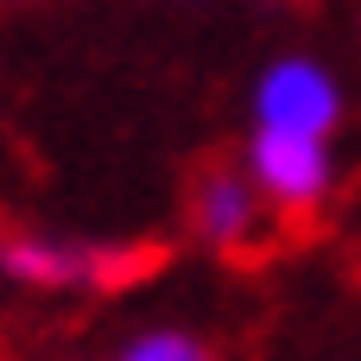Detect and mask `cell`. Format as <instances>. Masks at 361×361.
<instances>
[{
  "label": "cell",
  "instance_id": "obj_3",
  "mask_svg": "<svg viewBox=\"0 0 361 361\" xmlns=\"http://www.w3.org/2000/svg\"><path fill=\"white\" fill-rule=\"evenodd\" d=\"M0 273L19 279V286H89L102 273V254L95 247H76V241H51V235H13L0 241Z\"/></svg>",
  "mask_w": 361,
  "mask_h": 361
},
{
  "label": "cell",
  "instance_id": "obj_1",
  "mask_svg": "<svg viewBox=\"0 0 361 361\" xmlns=\"http://www.w3.org/2000/svg\"><path fill=\"white\" fill-rule=\"evenodd\" d=\"M254 121L273 127V133L330 140V127L343 121V89H336V76L317 57H279L254 82Z\"/></svg>",
  "mask_w": 361,
  "mask_h": 361
},
{
  "label": "cell",
  "instance_id": "obj_5",
  "mask_svg": "<svg viewBox=\"0 0 361 361\" xmlns=\"http://www.w3.org/2000/svg\"><path fill=\"white\" fill-rule=\"evenodd\" d=\"M121 361H209V349L184 330H146L121 349Z\"/></svg>",
  "mask_w": 361,
  "mask_h": 361
},
{
  "label": "cell",
  "instance_id": "obj_4",
  "mask_svg": "<svg viewBox=\"0 0 361 361\" xmlns=\"http://www.w3.org/2000/svg\"><path fill=\"white\" fill-rule=\"evenodd\" d=\"M190 216H197V235H203V241L235 247V241H247V235H254V222H260V190H254V178L209 171V178L197 184Z\"/></svg>",
  "mask_w": 361,
  "mask_h": 361
},
{
  "label": "cell",
  "instance_id": "obj_2",
  "mask_svg": "<svg viewBox=\"0 0 361 361\" xmlns=\"http://www.w3.org/2000/svg\"><path fill=\"white\" fill-rule=\"evenodd\" d=\"M247 171H254V190L273 197V203H286V209H311V203L330 190V178H336V165H330V140H311V133H273V127L254 133V146H247Z\"/></svg>",
  "mask_w": 361,
  "mask_h": 361
}]
</instances>
